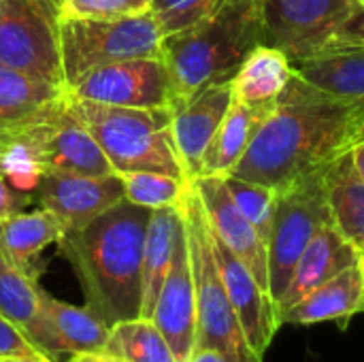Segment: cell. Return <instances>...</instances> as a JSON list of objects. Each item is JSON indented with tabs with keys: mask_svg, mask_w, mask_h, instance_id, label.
<instances>
[{
	"mask_svg": "<svg viewBox=\"0 0 364 362\" xmlns=\"http://www.w3.org/2000/svg\"><path fill=\"white\" fill-rule=\"evenodd\" d=\"M124 198V183L117 173L75 175L45 173L36 188V203L51 211L66 230H75L111 209Z\"/></svg>",
	"mask_w": 364,
	"mask_h": 362,
	"instance_id": "obj_13",
	"label": "cell"
},
{
	"mask_svg": "<svg viewBox=\"0 0 364 362\" xmlns=\"http://www.w3.org/2000/svg\"><path fill=\"white\" fill-rule=\"evenodd\" d=\"M0 314L9 322H13L45 356H49L51 361H58L62 356L41 303V284L36 277L11 265L2 267Z\"/></svg>",
	"mask_w": 364,
	"mask_h": 362,
	"instance_id": "obj_19",
	"label": "cell"
},
{
	"mask_svg": "<svg viewBox=\"0 0 364 362\" xmlns=\"http://www.w3.org/2000/svg\"><path fill=\"white\" fill-rule=\"evenodd\" d=\"M192 186L203 203L205 218L211 233L226 243L232 254L254 273L258 284L269 292V262H267V243L252 226V222L237 207L230 196L224 177L200 175L192 179Z\"/></svg>",
	"mask_w": 364,
	"mask_h": 362,
	"instance_id": "obj_14",
	"label": "cell"
},
{
	"mask_svg": "<svg viewBox=\"0 0 364 362\" xmlns=\"http://www.w3.org/2000/svg\"><path fill=\"white\" fill-rule=\"evenodd\" d=\"M364 314L363 280L358 262L335 275L333 280L324 282L307 297H303L296 305L279 316L282 324H322V322H337L341 331L348 329V322L356 316Z\"/></svg>",
	"mask_w": 364,
	"mask_h": 362,
	"instance_id": "obj_18",
	"label": "cell"
},
{
	"mask_svg": "<svg viewBox=\"0 0 364 362\" xmlns=\"http://www.w3.org/2000/svg\"><path fill=\"white\" fill-rule=\"evenodd\" d=\"M19 130L36 149L45 173H75L92 177L115 173L92 132L70 111L68 94L53 107L21 124Z\"/></svg>",
	"mask_w": 364,
	"mask_h": 362,
	"instance_id": "obj_10",
	"label": "cell"
},
{
	"mask_svg": "<svg viewBox=\"0 0 364 362\" xmlns=\"http://www.w3.org/2000/svg\"><path fill=\"white\" fill-rule=\"evenodd\" d=\"M211 245H213V256H215L222 282L237 312V318L243 326L245 339L250 348L254 350V354L264 361V352L269 350L279 329L273 301L269 292L258 284L254 273L213 233H211Z\"/></svg>",
	"mask_w": 364,
	"mask_h": 362,
	"instance_id": "obj_15",
	"label": "cell"
},
{
	"mask_svg": "<svg viewBox=\"0 0 364 362\" xmlns=\"http://www.w3.org/2000/svg\"><path fill=\"white\" fill-rule=\"evenodd\" d=\"M0 175H2V173H0Z\"/></svg>",
	"mask_w": 364,
	"mask_h": 362,
	"instance_id": "obj_44",
	"label": "cell"
},
{
	"mask_svg": "<svg viewBox=\"0 0 364 362\" xmlns=\"http://www.w3.org/2000/svg\"><path fill=\"white\" fill-rule=\"evenodd\" d=\"M58 30L68 87L90 70L113 62L162 58L164 36L149 9L115 17H62Z\"/></svg>",
	"mask_w": 364,
	"mask_h": 362,
	"instance_id": "obj_6",
	"label": "cell"
},
{
	"mask_svg": "<svg viewBox=\"0 0 364 362\" xmlns=\"http://www.w3.org/2000/svg\"><path fill=\"white\" fill-rule=\"evenodd\" d=\"M0 362H55L47 356H36V358H0Z\"/></svg>",
	"mask_w": 364,
	"mask_h": 362,
	"instance_id": "obj_40",
	"label": "cell"
},
{
	"mask_svg": "<svg viewBox=\"0 0 364 362\" xmlns=\"http://www.w3.org/2000/svg\"><path fill=\"white\" fill-rule=\"evenodd\" d=\"M309 83L364 107V45L339 47L294 64Z\"/></svg>",
	"mask_w": 364,
	"mask_h": 362,
	"instance_id": "obj_26",
	"label": "cell"
},
{
	"mask_svg": "<svg viewBox=\"0 0 364 362\" xmlns=\"http://www.w3.org/2000/svg\"><path fill=\"white\" fill-rule=\"evenodd\" d=\"M117 175L124 183V198L151 211L179 205L190 186L186 179L154 171H130Z\"/></svg>",
	"mask_w": 364,
	"mask_h": 362,
	"instance_id": "obj_29",
	"label": "cell"
},
{
	"mask_svg": "<svg viewBox=\"0 0 364 362\" xmlns=\"http://www.w3.org/2000/svg\"><path fill=\"white\" fill-rule=\"evenodd\" d=\"M188 362H228L224 354H220L218 350H211V348H196L190 356Z\"/></svg>",
	"mask_w": 364,
	"mask_h": 362,
	"instance_id": "obj_36",
	"label": "cell"
},
{
	"mask_svg": "<svg viewBox=\"0 0 364 362\" xmlns=\"http://www.w3.org/2000/svg\"><path fill=\"white\" fill-rule=\"evenodd\" d=\"M179 228H181L179 205L151 211L145 233V247H143V299H141L139 318H151L154 314L160 288L173 262Z\"/></svg>",
	"mask_w": 364,
	"mask_h": 362,
	"instance_id": "obj_23",
	"label": "cell"
},
{
	"mask_svg": "<svg viewBox=\"0 0 364 362\" xmlns=\"http://www.w3.org/2000/svg\"><path fill=\"white\" fill-rule=\"evenodd\" d=\"M151 209L126 198L55 243L73 267L85 307L107 326L141 316L143 247Z\"/></svg>",
	"mask_w": 364,
	"mask_h": 362,
	"instance_id": "obj_2",
	"label": "cell"
},
{
	"mask_svg": "<svg viewBox=\"0 0 364 362\" xmlns=\"http://www.w3.org/2000/svg\"><path fill=\"white\" fill-rule=\"evenodd\" d=\"M358 269H360V280H363V292H364V250L358 252Z\"/></svg>",
	"mask_w": 364,
	"mask_h": 362,
	"instance_id": "obj_41",
	"label": "cell"
},
{
	"mask_svg": "<svg viewBox=\"0 0 364 362\" xmlns=\"http://www.w3.org/2000/svg\"><path fill=\"white\" fill-rule=\"evenodd\" d=\"M68 107L92 132L115 173L154 171L190 181L175 149L171 109L107 107L70 94Z\"/></svg>",
	"mask_w": 364,
	"mask_h": 362,
	"instance_id": "obj_4",
	"label": "cell"
},
{
	"mask_svg": "<svg viewBox=\"0 0 364 362\" xmlns=\"http://www.w3.org/2000/svg\"><path fill=\"white\" fill-rule=\"evenodd\" d=\"M151 320L164 335L177 362L190 361L196 348V290L183 215L175 243L173 262L160 288Z\"/></svg>",
	"mask_w": 364,
	"mask_h": 362,
	"instance_id": "obj_12",
	"label": "cell"
},
{
	"mask_svg": "<svg viewBox=\"0 0 364 362\" xmlns=\"http://www.w3.org/2000/svg\"><path fill=\"white\" fill-rule=\"evenodd\" d=\"M68 94L107 107L168 109L171 81L162 58H132L90 70Z\"/></svg>",
	"mask_w": 364,
	"mask_h": 362,
	"instance_id": "obj_11",
	"label": "cell"
},
{
	"mask_svg": "<svg viewBox=\"0 0 364 362\" xmlns=\"http://www.w3.org/2000/svg\"><path fill=\"white\" fill-rule=\"evenodd\" d=\"M294 75L290 58L269 45H258L232 77V94L247 105L277 102Z\"/></svg>",
	"mask_w": 364,
	"mask_h": 362,
	"instance_id": "obj_25",
	"label": "cell"
},
{
	"mask_svg": "<svg viewBox=\"0 0 364 362\" xmlns=\"http://www.w3.org/2000/svg\"><path fill=\"white\" fill-rule=\"evenodd\" d=\"M36 356H45V354L13 322H9L0 314V358H36Z\"/></svg>",
	"mask_w": 364,
	"mask_h": 362,
	"instance_id": "obj_33",
	"label": "cell"
},
{
	"mask_svg": "<svg viewBox=\"0 0 364 362\" xmlns=\"http://www.w3.org/2000/svg\"><path fill=\"white\" fill-rule=\"evenodd\" d=\"M356 2H364V0H356Z\"/></svg>",
	"mask_w": 364,
	"mask_h": 362,
	"instance_id": "obj_43",
	"label": "cell"
},
{
	"mask_svg": "<svg viewBox=\"0 0 364 362\" xmlns=\"http://www.w3.org/2000/svg\"><path fill=\"white\" fill-rule=\"evenodd\" d=\"M38 115V113H36ZM34 117V115H32ZM32 117H15V115H11V113H6L2 107H0V132H4V130H11V128H15V126H21V124H26L28 119H32Z\"/></svg>",
	"mask_w": 364,
	"mask_h": 362,
	"instance_id": "obj_37",
	"label": "cell"
},
{
	"mask_svg": "<svg viewBox=\"0 0 364 362\" xmlns=\"http://www.w3.org/2000/svg\"><path fill=\"white\" fill-rule=\"evenodd\" d=\"M34 198L32 194H23L19 190H15L2 175H0V222L6 220L9 215H15L19 211H23L26 205H30Z\"/></svg>",
	"mask_w": 364,
	"mask_h": 362,
	"instance_id": "obj_34",
	"label": "cell"
},
{
	"mask_svg": "<svg viewBox=\"0 0 364 362\" xmlns=\"http://www.w3.org/2000/svg\"><path fill=\"white\" fill-rule=\"evenodd\" d=\"M58 26L51 0H0V64L66 85Z\"/></svg>",
	"mask_w": 364,
	"mask_h": 362,
	"instance_id": "obj_8",
	"label": "cell"
},
{
	"mask_svg": "<svg viewBox=\"0 0 364 362\" xmlns=\"http://www.w3.org/2000/svg\"><path fill=\"white\" fill-rule=\"evenodd\" d=\"M277 102L247 105L232 96L230 109L205 151L200 175L226 177L235 169V164L241 160V156L247 151V147L252 145L262 124L275 111Z\"/></svg>",
	"mask_w": 364,
	"mask_h": 362,
	"instance_id": "obj_21",
	"label": "cell"
},
{
	"mask_svg": "<svg viewBox=\"0 0 364 362\" xmlns=\"http://www.w3.org/2000/svg\"><path fill=\"white\" fill-rule=\"evenodd\" d=\"M100 354L117 362H177L151 318H132L113 324Z\"/></svg>",
	"mask_w": 364,
	"mask_h": 362,
	"instance_id": "obj_27",
	"label": "cell"
},
{
	"mask_svg": "<svg viewBox=\"0 0 364 362\" xmlns=\"http://www.w3.org/2000/svg\"><path fill=\"white\" fill-rule=\"evenodd\" d=\"M322 171L324 169L307 173L290 186L277 190L273 224L267 241L269 297L273 307L282 299L292 271L314 235L324 224H333L322 183Z\"/></svg>",
	"mask_w": 364,
	"mask_h": 362,
	"instance_id": "obj_7",
	"label": "cell"
},
{
	"mask_svg": "<svg viewBox=\"0 0 364 362\" xmlns=\"http://www.w3.org/2000/svg\"><path fill=\"white\" fill-rule=\"evenodd\" d=\"M62 17H115L126 13H141L134 9L132 0H51Z\"/></svg>",
	"mask_w": 364,
	"mask_h": 362,
	"instance_id": "obj_32",
	"label": "cell"
},
{
	"mask_svg": "<svg viewBox=\"0 0 364 362\" xmlns=\"http://www.w3.org/2000/svg\"><path fill=\"white\" fill-rule=\"evenodd\" d=\"M232 83H218L192 96L186 105L171 111L175 149L188 179H196L203 169L205 151L224 122L232 102Z\"/></svg>",
	"mask_w": 364,
	"mask_h": 362,
	"instance_id": "obj_16",
	"label": "cell"
},
{
	"mask_svg": "<svg viewBox=\"0 0 364 362\" xmlns=\"http://www.w3.org/2000/svg\"><path fill=\"white\" fill-rule=\"evenodd\" d=\"M226 188L230 196L235 198L237 207L243 211V215L252 222V226L258 230L262 241H269L271 224H273V211H275V201H277V190L256 183V181H245L232 175L224 177Z\"/></svg>",
	"mask_w": 364,
	"mask_h": 362,
	"instance_id": "obj_30",
	"label": "cell"
},
{
	"mask_svg": "<svg viewBox=\"0 0 364 362\" xmlns=\"http://www.w3.org/2000/svg\"><path fill=\"white\" fill-rule=\"evenodd\" d=\"M224 0H151L149 11L162 36H171L205 19Z\"/></svg>",
	"mask_w": 364,
	"mask_h": 362,
	"instance_id": "obj_31",
	"label": "cell"
},
{
	"mask_svg": "<svg viewBox=\"0 0 364 362\" xmlns=\"http://www.w3.org/2000/svg\"><path fill=\"white\" fill-rule=\"evenodd\" d=\"M66 362H117L100 352H90V354H75V356H68Z\"/></svg>",
	"mask_w": 364,
	"mask_h": 362,
	"instance_id": "obj_39",
	"label": "cell"
},
{
	"mask_svg": "<svg viewBox=\"0 0 364 362\" xmlns=\"http://www.w3.org/2000/svg\"><path fill=\"white\" fill-rule=\"evenodd\" d=\"M41 303L62 356L102 352L111 326H107L92 309L64 303L51 297L43 288H41Z\"/></svg>",
	"mask_w": 364,
	"mask_h": 362,
	"instance_id": "obj_24",
	"label": "cell"
},
{
	"mask_svg": "<svg viewBox=\"0 0 364 362\" xmlns=\"http://www.w3.org/2000/svg\"><path fill=\"white\" fill-rule=\"evenodd\" d=\"M2 267H6V258H4V254H2V250H0V269Z\"/></svg>",
	"mask_w": 364,
	"mask_h": 362,
	"instance_id": "obj_42",
	"label": "cell"
},
{
	"mask_svg": "<svg viewBox=\"0 0 364 362\" xmlns=\"http://www.w3.org/2000/svg\"><path fill=\"white\" fill-rule=\"evenodd\" d=\"M258 45H264V0H224L198 23L164 36L168 109L186 105L205 87L232 81Z\"/></svg>",
	"mask_w": 364,
	"mask_h": 362,
	"instance_id": "obj_3",
	"label": "cell"
},
{
	"mask_svg": "<svg viewBox=\"0 0 364 362\" xmlns=\"http://www.w3.org/2000/svg\"><path fill=\"white\" fill-rule=\"evenodd\" d=\"M350 45H364V2L358 4V11L354 13V17L350 19V23L341 32V36L337 38V43L328 51L339 49V47H350Z\"/></svg>",
	"mask_w": 364,
	"mask_h": 362,
	"instance_id": "obj_35",
	"label": "cell"
},
{
	"mask_svg": "<svg viewBox=\"0 0 364 362\" xmlns=\"http://www.w3.org/2000/svg\"><path fill=\"white\" fill-rule=\"evenodd\" d=\"M350 154H352V160H354V166H356L358 175L363 177L364 181V139H360V141L350 149Z\"/></svg>",
	"mask_w": 364,
	"mask_h": 362,
	"instance_id": "obj_38",
	"label": "cell"
},
{
	"mask_svg": "<svg viewBox=\"0 0 364 362\" xmlns=\"http://www.w3.org/2000/svg\"><path fill=\"white\" fill-rule=\"evenodd\" d=\"M364 139V107L335 96L296 70L247 151L228 173L282 190Z\"/></svg>",
	"mask_w": 364,
	"mask_h": 362,
	"instance_id": "obj_1",
	"label": "cell"
},
{
	"mask_svg": "<svg viewBox=\"0 0 364 362\" xmlns=\"http://www.w3.org/2000/svg\"><path fill=\"white\" fill-rule=\"evenodd\" d=\"M356 262L358 250L333 224H324L301 254L292 271V277L275 305L277 322L279 316L288 312L292 305H296L303 297H307L311 290H316L318 286L333 280L335 275H339Z\"/></svg>",
	"mask_w": 364,
	"mask_h": 362,
	"instance_id": "obj_17",
	"label": "cell"
},
{
	"mask_svg": "<svg viewBox=\"0 0 364 362\" xmlns=\"http://www.w3.org/2000/svg\"><path fill=\"white\" fill-rule=\"evenodd\" d=\"M356 0H264V45L292 64L328 51L354 13Z\"/></svg>",
	"mask_w": 364,
	"mask_h": 362,
	"instance_id": "obj_9",
	"label": "cell"
},
{
	"mask_svg": "<svg viewBox=\"0 0 364 362\" xmlns=\"http://www.w3.org/2000/svg\"><path fill=\"white\" fill-rule=\"evenodd\" d=\"M179 209L186 224L196 290V348L218 350L228 362H262L250 348L237 312L228 299L213 256L209 222L192 181L179 203Z\"/></svg>",
	"mask_w": 364,
	"mask_h": 362,
	"instance_id": "obj_5",
	"label": "cell"
},
{
	"mask_svg": "<svg viewBox=\"0 0 364 362\" xmlns=\"http://www.w3.org/2000/svg\"><path fill=\"white\" fill-rule=\"evenodd\" d=\"M66 94V85L0 64V107L15 117H32L60 102Z\"/></svg>",
	"mask_w": 364,
	"mask_h": 362,
	"instance_id": "obj_28",
	"label": "cell"
},
{
	"mask_svg": "<svg viewBox=\"0 0 364 362\" xmlns=\"http://www.w3.org/2000/svg\"><path fill=\"white\" fill-rule=\"evenodd\" d=\"M62 235L64 226L51 211H19L0 222V250L6 265L38 280L43 273V250L58 243Z\"/></svg>",
	"mask_w": 364,
	"mask_h": 362,
	"instance_id": "obj_20",
	"label": "cell"
},
{
	"mask_svg": "<svg viewBox=\"0 0 364 362\" xmlns=\"http://www.w3.org/2000/svg\"><path fill=\"white\" fill-rule=\"evenodd\" d=\"M322 183L333 226L360 252L364 250V181L350 151L324 166Z\"/></svg>",
	"mask_w": 364,
	"mask_h": 362,
	"instance_id": "obj_22",
	"label": "cell"
}]
</instances>
